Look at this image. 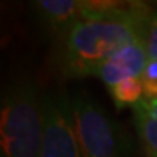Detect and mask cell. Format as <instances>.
<instances>
[{
    "label": "cell",
    "mask_w": 157,
    "mask_h": 157,
    "mask_svg": "<svg viewBox=\"0 0 157 157\" xmlns=\"http://www.w3.org/2000/svg\"><path fill=\"white\" fill-rule=\"evenodd\" d=\"M134 108H138L143 112L148 113L150 117L157 119V99H154V101H146V99H143V101H141L138 105H135Z\"/></svg>",
    "instance_id": "cell-11"
},
{
    "label": "cell",
    "mask_w": 157,
    "mask_h": 157,
    "mask_svg": "<svg viewBox=\"0 0 157 157\" xmlns=\"http://www.w3.org/2000/svg\"><path fill=\"white\" fill-rule=\"evenodd\" d=\"M71 111L83 157H125L127 138L101 105L89 96L76 95L71 99Z\"/></svg>",
    "instance_id": "cell-3"
},
{
    "label": "cell",
    "mask_w": 157,
    "mask_h": 157,
    "mask_svg": "<svg viewBox=\"0 0 157 157\" xmlns=\"http://www.w3.org/2000/svg\"><path fill=\"white\" fill-rule=\"evenodd\" d=\"M144 42H146L148 58H157V10L153 12V16L150 19L146 36H144Z\"/></svg>",
    "instance_id": "cell-10"
},
{
    "label": "cell",
    "mask_w": 157,
    "mask_h": 157,
    "mask_svg": "<svg viewBox=\"0 0 157 157\" xmlns=\"http://www.w3.org/2000/svg\"><path fill=\"white\" fill-rule=\"evenodd\" d=\"M148 61L144 36L131 41L122 48L115 51L95 70L93 76L101 78L109 87L125 78L141 77V73Z\"/></svg>",
    "instance_id": "cell-6"
},
{
    "label": "cell",
    "mask_w": 157,
    "mask_h": 157,
    "mask_svg": "<svg viewBox=\"0 0 157 157\" xmlns=\"http://www.w3.org/2000/svg\"><path fill=\"white\" fill-rule=\"evenodd\" d=\"M134 124L148 154L157 157V119L138 108H134Z\"/></svg>",
    "instance_id": "cell-8"
},
{
    "label": "cell",
    "mask_w": 157,
    "mask_h": 157,
    "mask_svg": "<svg viewBox=\"0 0 157 157\" xmlns=\"http://www.w3.org/2000/svg\"><path fill=\"white\" fill-rule=\"evenodd\" d=\"M41 157H83L74 128L71 99L66 93L44 98Z\"/></svg>",
    "instance_id": "cell-4"
},
{
    "label": "cell",
    "mask_w": 157,
    "mask_h": 157,
    "mask_svg": "<svg viewBox=\"0 0 157 157\" xmlns=\"http://www.w3.org/2000/svg\"><path fill=\"white\" fill-rule=\"evenodd\" d=\"M141 82L144 87V99H157V58H148L146 67L141 73Z\"/></svg>",
    "instance_id": "cell-9"
},
{
    "label": "cell",
    "mask_w": 157,
    "mask_h": 157,
    "mask_svg": "<svg viewBox=\"0 0 157 157\" xmlns=\"http://www.w3.org/2000/svg\"><path fill=\"white\" fill-rule=\"evenodd\" d=\"M151 7L140 2H118L102 15L78 22L64 35L61 67L66 76L86 77L115 51L146 36Z\"/></svg>",
    "instance_id": "cell-1"
},
{
    "label": "cell",
    "mask_w": 157,
    "mask_h": 157,
    "mask_svg": "<svg viewBox=\"0 0 157 157\" xmlns=\"http://www.w3.org/2000/svg\"><path fill=\"white\" fill-rule=\"evenodd\" d=\"M109 93L118 109L125 106H135L144 99V87L141 77L125 78L109 87Z\"/></svg>",
    "instance_id": "cell-7"
},
{
    "label": "cell",
    "mask_w": 157,
    "mask_h": 157,
    "mask_svg": "<svg viewBox=\"0 0 157 157\" xmlns=\"http://www.w3.org/2000/svg\"><path fill=\"white\" fill-rule=\"evenodd\" d=\"M44 99L31 83L7 90L0 109V157H41Z\"/></svg>",
    "instance_id": "cell-2"
},
{
    "label": "cell",
    "mask_w": 157,
    "mask_h": 157,
    "mask_svg": "<svg viewBox=\"0 0 157 157\" xmlns=\"http://www.w3.org/2000/svg\"><path fill=\"white\" fill-rule=\"evenodd\" d=\"M115 5L109 0H39L35 9L47 28L64 36L78 22L102 15Z\"/></svg>",
    "instance_id": "cell-5"
}]
</instances>
